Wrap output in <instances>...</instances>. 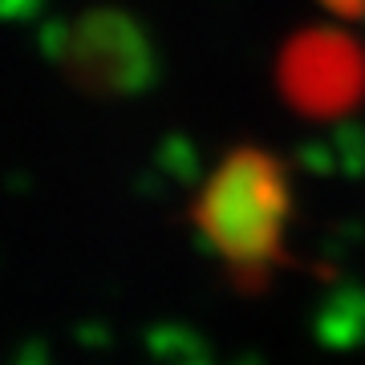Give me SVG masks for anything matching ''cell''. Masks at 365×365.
I'll return each instance as SVG.
<instances>
[{
    "mask_svg": "<svg viewBox=\"0 0 365 365\" xmlns=\"http://www.w3.org/2000/svg\"><path fill=\"white\" fill-rule=\"evenodd\" d=\"M191 223L240 292H264L292 264V182L264 146H235L220 158L191 203Z\"/></svg>",
    "mask_w": 365,
    "mask_h": 365,
    "instance_id": "6da1fadb",
    "label": "cell"
},
{
    "mask_svg": "<svg viewBox=\"0 0 365 365\" xmlns=\"http://www.w3.org/2000/svg\"><path fill=\"white\" fill-rule=\"evenodd\" d=\"M276 86L292 110L309 118L349 114L365 98V49L341 29H304L284 41Z\"/></svg>",
    "mask_w": 365,
    "mask_h": 365,
    "instance_id": "7a4b0ae2",
    "label": "cell"
},
{
    "mask_svg": "<svg viewBox=\"0 0 365 365\" xmlns=\"http://www.w3.org/2000/svg\"><path fill=\"white\" fill-rule=\"evenodd\" d=\"M61 69L86 93H134L155 78L150 41L126 13L98 9L78 16L61 37Z\"/></svg>",
    "mask_w": 365,
    "mask_h": 365,
    "instance_id": "3957f363",
    "label": "cell"
},
{
    "mask_svg": "<svg viewBox=\"0 0 365 365\" xmlns=\"http://www.w3.org/2000/svg\"><path fill=\"white\" fill-rule=\"evenodd\" d=\"M325 9H333L345 21H365V0H321Z\"/></svg>",
    "mask_w": 365,
    "mask_h": 365,
    "instance_id": "277c9868",
    "label": "cell"
}]
</instances>
